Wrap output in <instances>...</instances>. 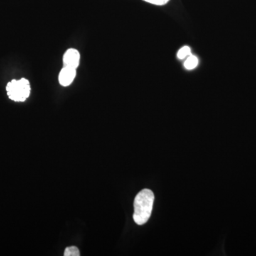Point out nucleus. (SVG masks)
Returning a JSON list of instances; mask_svg holds the SVG:
<instances>
[{
  "label": "nucleus",
  "mask_w": 256,
  "mask_h": 256,
  "mask_svg": "<svg viewBox=\"0 0 256 256\" xmlns=\"http://www.w3.org/2000/svg\"><path fill=\"white\" fill-rule=\"evenodd\" d=\"M64 255L65 256H80V252H79L78 248L70 246L66 248Z\"/></svg>",
  "instance_id": "nucleus-7"
},
{
  "label": "nucleus",
  "mask_w": 256,
  "mask_h": 256,
  "mask_svg": "<svg viewBox=\"0 0 256 256\" xmlns=\"http://www.w3.org/2000/svg\"><path fill=\"white\" fill-rule=\"evenodd\" d=\"M6 89L10 98L15 102H24L26 100L31 92L30 82L25 78L12 80L8 82Z\"/></svg>",
  "instance_id": "nucleus-2"
},
{
  "label": "nucleus",
  "mask_w": 256,
  "mask_h": 256,
  "mask_svg": "<svg viewBox=\"0 0 256 256\" xmlns=\"http://www.w3.org/2000/svg\"><path fill=\"white\" fill-rule=\"evenodd\" d=\"M198 58L195 56L191 54L188 56L184 65L185 68L188 70H193L198 66Z\"/></svg>",
  "instance_id": "nucleus-5"
},
{
  "label": "nucleus",
  "mask_w": 256,
  "mask_h": 256,
  "mask_svg": "<svg viewBox=\"0 0 256 256\" xmlns=\"http://www.w3.org/2000/svg\"><path fill=\"white\" fill-rule=\"evenodd\" d=\"M76 75V69L64 66L58 76L60 84L62 86H68L74 82Z\"/></svg>",
  "instance_id": "nucleus-4"
},
{
  "label": "nucleus",
  "mask_w": 256,
  "mask_h": 256,
  "mask_svg": "<svg viewBox=\"0 0 256 256\" xmlns=\"http://www.w3.org/2000/svg\"><path fill=\"white\" fill-rule=\"evenodd\" d=\"M64 66L76 69L80 62V53L74 48H69L64 55Z\"/></svg>",
  "instance_id": "nucleus-3"
},
{
  "label": "nucleus",
  "mask_w": 256,
  "mask_h": 256,
  "mask_svg": "<svg viewBox=\"0 0 256 256\" xmlns=\"http://www.w3.org/2000/svg\"><path fill=\"white\" fill-rule=\"evenodd\" d=\"M191 54V48H190V47L185 46L178 50V57L180 60H184V58H186V57Z\"/></svg>",
  "instance_id": "nucleus-6"
},
{
  "label": "nucleus",
  "mask_w": 256,
  "mask_h": 256,
  "mask_svg": "<svg viewBox=\"0 0 256 256\" xmlns=\"http://www.w3.org/2000/svg\"><path fill=\"white\" fill-rule=\"evenodd\" d=\"M154 200V193L148 188L140 192L134 198L133 220L138 225L146 224L150 218Z\"/></svg>",
  "instance_id": "nucleus-1"
},
{
  "label": "nucleus",
  "mask_w": 256,
  "mask_h": 256,
  "mask_svg": "<svg viewBox=\"0 0 256 256\" xmlns=\"http://www.w3.org/2000/svg\"><path fill=\"white\" fill-rule=\"evenodd\" d=\"M143 1L150 3V4L162 6V5L166 4L170 0H143Z\"/></svg>",
  "instance_id": "nucleus-8"
}]
</instances>
